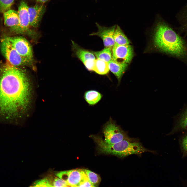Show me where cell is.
I'll return each instance as SVG.
<instances>
[{"label": "cell", "instance_id": "13", "mask_svg": "<svg viewBox=\"0 0 187 187\" xmlns=\"http://www.w3.org/2000/svg\"><path fill=\"white\" fill-rule=\"evenodd\" d=\"M3 14L5 25L12 31L19 34V23L17 11L10 9Z\"/></svg>", "mask_w": 187, "mask_h": 187}, {"label": "cell", "instance_id": "12", "mask_svg": "<svg viewBox=\"0 0 187 187\" xmlns=\"http://www.w3.org/2000/svg\"><path fill=\"white\" fill-rule=\"evenodd\" d=\"M45 7L42 4H37L28 7V12L30 26L37 27L45 11Z\"/></svg>", "mask_w": 187, "mask_h": 187}, {"label": "cell", "instance_id": "23", "mask_svg": "<svg viewBox=\"0 0 187 187\" xmlns=\"http://www.w3.org/2000/svg\"><path fill=\"white\" fill-rule=\"evenodd\" d=\"M52 185L54 187L69 186L65 181L57 176L52 180Z\"/></svg>", "mask_w": 187, "mask_h": 187}, {"label": "cell", "instance_id": "7", "mask_svg": "<svg viewBox=\"0 0 187 187\" xmlns=\"http://www.w3.org/2000/svg\"><path fill=\"white\" fill-rule=\"evenodd\" d=\"M56 176L65 181L69 186L78 187L87 176L84 169H76L61 171L55 174Z\"/></svg>", "mask_w": 187, "mask_h": 187}, {"label": "cell", "instance_id": "5", "mask_svg": "<svg viewBox=\"0 0 187 187\" xmlns=\"http://www.w3.org/2000/svg\"><path fill=\"white\" fill-rule=\"evenodd\" d=\"M102 132L104 137V141L108 144H115L124 139L131 138L111 117L104 125Z\"/></svg>", "mask_w": 187, "mask_h": 187}, {"label": "cell", "instance_id": "10", "mask_svg": "<svg viewBox=\"0 0 187 187\" xmlns=\"http://www.w3.org/2000/svg\"><path fill=\"white\" fill-rule=\"evenodd\" d=\"M96 24L98 29L97 31L90 35L97 36L100 37L102 39L105 47L112 48L115 44L114 34L116 25L106 27L101 26L97 23Z\"/></svg>", "mask_w": 187, "mask_h": 187}, {"label": "cell", "instance_id": "9", "mask_svg": "<svg viewBox=\"0 0 187 187\" xmlns=\"http://www.w3.org/2000/svg\"><path fill=\"white\" fill-rule=\"evenodd\" d=\"M72 48L75 55L84 64L89 71H92L96 60L94 55L91 52L81 48L72 41Z\"/></svg>", "mask_w": 187, "mask_h": 187}, {"label": "cell", "instance_id": "21", "mask_svg": "<svg viewBox=\"0 0 187 187\" xmlns=\"http://www.w3.org/2000/svg\"><path fill=\"white\" fill-rule=\"evenodd\" d=\"M52 181L49 178H45L36 181L32 185L34 187H52Z\"/></svg>", "mask_w": 187, "mask_h": 187}, {"label": "cell", "instance_id": "19", "mask_svg": "<svg viewBox=\"0 0 187 187\" xmlns=\"http://www.w3.org/2000/svg\"><path fill=\"white\" fill-rule=\"evenodd\" d=\"M112 48H110L105 47L100 51L91 52L97 59L108 63L112 59Z\"/></svg>", "mask_w": 187, "mask_h": 187}, {"label": "cell", "instance_id": "14", "mask_svg": "<svg viewBox=\"0 0 187 187\" xmlns=\"http://www.w3.org/2000/svg\"><path fill=\"white\" fill-rule=\"evenodd\" d=\"M108 63L109 70L116 77L119 83L122 77L128 67V64L118 62L112 59Z\"/></svg>", "mask_w": 187, "mask_h": 187}, {"label": "cell", "instance_id": "2", "mask_svg": "<svg viewBox=\"0 0 187 187\" xmlns=\"http://www.w3.org/2000/svg\"><path fill=\"white\" fill-rule=\"evenodd\" d=\"M155 46L160 51L187 63V45L183 38L163 22L158 23L153 36Z\"/></svg>", "mask_w": 187, "mask_h": 187}, {"label": "cell", "instance_id": "4", "mask_svg": "<svg viewBox=\"0 0 187 187\" xmlns=\"http://www.w3.org/2000/svg\"><path fill=\"white\" fill-rule=\"evenodd\" d=\"M0 49L2 54L11 65L17 66L31 64L32 61L20 55L12 45L7 36L1 39Z\"/></svg>", "mask_w": 187, "mask_h": 187}, {"label": "cell", "instance_id": "1", "mask_svg": "<svg viewBox=\"0 0 187 187\" xmlns=\"http://www.w3.org/2000/svg\"><path fill=\"white\" fill-rule=\"evenodd\" d=\"M0 76V116L9 119L17 117L26 108L30 96L28 77L23 70L4 64Z\"/></svg>", "mask_w": 187, "mask_h": 187}, {"label": "cell", "instance_id": "24", "mask_svg": "<svg viewBox=\"0 0 187 187\" xmlns=\"http://www.w3.org/2000/svg\"><path fill=\"white\" fill-rule=\"evenodd\" d=\"M78 187H94L86 176L81 182Z\"/></svg>", "mask_w": 187, "mask_h": 187}, {"label": "cell", "instance_id": "22", "mask_svg": "<svg viewBox=\"0 0 187 187\" xmlns=\"http://www.w3.org/2000/svg\"><path fill=\"white\" fill-rule=\"evenodd\" d=\"M14 0H0V12L3 13L10 9Z\"/></svg>", "mask_w": 187, "mask_h": 187}, {"label": "cell", "instance_id": "26", "mask_svg": "<svg viewBox=\"0 0 187 187\" xmlns=\"http://www.w3.org/2000/svg\"><path fill=\"white\" fill-rule=\"evenodd\" d=\"M49 0H35L36 2L40 3H44Z\"/></svg>", "mask_w": 187, "mask_h": 187}, {"label": "cell", "instance_id": "20", "mask_svg": "<svg viewBox=\"0 0 187 187\" xmlns=\"http://www.w3.org/2000/svg\"><path fill=\"white\" fill-rule=\"evenodd\" d=\"M84 170L91 183L94 187L97 186L99 184L101 180L99 176L97 174L90 170L84 169Z\"/></svg>", "mask_w": 187, "mask_h": 187}, {"label": "cell", "instance_id": "16", "mask_svg": "<svg viewBox=\"0 0 187 187\" xmlns=\"http://www.w3.org/2000/svg\"><path fill=\"white\" fill-rule=\"evenodd\" d=\"M102 95L95 90H90L85 92L84 98L87 103L91 106L97 104L101 99Z\"/></svg>", "mask_w": 187, "mask_h": 187}, {"label": "cell", "instance_id": "3", "mask_svg": "<svg viewBox=\"0 0 187 187\" xmlns=\"http://www.w3.org/2000/svg\"><path fill=\"white\" fill-rule=\"evenodd\" d=\"M92 138L101 153L111 154L123 158L132 155H140L147 152H152L144 147L139 142L132 138L112 144L105 143L98 136L93 135Z\"/></svg>", "mask_w": 187, "mask_h": 187}, {"label": "cell", "instance_id": "6", "mask_svg": "<svg viewBox=\"0 0 187 187\" xmlns=\"http://www.w3.org/2000/svg\"><path fill=\"white\" fill-rule=\"evenodd\" d=\"M134 55L133 49L130 44L119 45L115 44L112 49V59L115 61L130 63Z\"/></svg>", "mask_w": 187, "mask_h": 187}, {"label": "cell", "instance_id": "17", "mask_svg": "<svg viewBox=\"0 0 187 187\" xmlns=\"http://www.w3.org/2000/svg\"><path fill=\"white\" fill-rule=\"evenodd\" d=\"M115 43L119 45L129 44L130 42L118 25L116 26L114 34Z\"/></svg>", "mask_w": 187, "mask_h": 187}, {"label": "cell", "instance_id": "8", "mask_svg": "<svg viewBox=\"0 0 187 187\" xmlns=\"http://www.w3.org/2000/svg\"><path fill=\"white\" fill-rule=\"evenodd\" d=\"M14 48L22 57L32 61L33 55L31 45L28 41L22 37H7Z\"/></svg>", "mask_w": 187, "mask_h": 187}, {"label": "cell", "instance_id": "15", "mask_svg": "<svg viewBox=\"0 0 187 187\" xmlns=\"http://www.w3.org/2000/svg\"><path fill=\"white\" fill-rule=\"evenodd\" d=\"M183 130H187V107L182 111L177 120L170 134Z\"/></svg>", "mask_w": 187, "mask_h": 187}, {"label": "cell", "instance_id": "25", "mask_svg": "<svg viewBox=\"0 0 187 187\" xmlns=\"http://www.w3.org/2000/svg\"><path fill=\"white\" fill-rule=\"evenodd\" d=\"M182 146L183 150L187 152V135L183 138L182 141Z\"/></svg>", "mask_w": 187, "mask_h": 187}, {"label": "cell", "instance_id": "11", "mask_svg": "<svg viewBox=\"0 0 187 187\" xmlns=\"http://www.w3.org/2000/svg\"><path fill=\"white\" fill-rule=\"evenodd\" d=\"M28 8L25 1H22L20 2L17 11L19 23V34L31 32L30 28Z\"/></svg>", "mask_w": 187, "mask_h": 187}, {"label": "cell", "instance_id": "18", "mask_svg": "<svg viewBox=\"0 0 187 187\" xmlns=\"http://www.w3.org/2000/svg\"><path fill=\"white\" fill-rule=\"evenodd\" d=\"M93 70L99 75L106 74L109 71L108 63L97 58L95 60Z\"/></svg>", "mask_w": 187, "mask_h": 187}]
</instances>
